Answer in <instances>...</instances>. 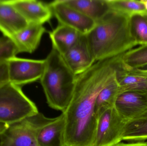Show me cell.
Listing matches in <instances>:
<instances>
[{
    "label": "cell",
    "instance_id": "1",
    "mask_svg": "<svg viewBox=\"0 0 147 146\" xmlns=\"http://www.w3.org/2000/svg\"><path fill=\"white\" fill-rule=\"evenodd\" d=\"M119 57L96 62L76 77L72 99L65 111L64 146H94L98 119L94 112L99 93L116 78Z\"/></svg>",
    "mask_w": 147,
    "mask_h": 146
},
{
    "label": "cell",
    "instance_id": "2",
    "mask_svg": "<svg viewBox=\"0 0 147 146\" xmlns=\"http://www.w3.org/2000/svg\"><path fill=\"white\" fill-rule=\"evenodd\" d=\"M86 36L96 62L121 55L138 45L130 17L111 9Z\"/></svg>",
    "mask_w": 147,
    "mask_h": 146
},
{
    "label": "cell",
    "instance_id": "3",
    "mask_svg": "<svg viewBox=\"0 0 147 146\" xmlns=\"http://www.w3.org/2000/svg\"><path fill=\"white\" fill-rule=\"evenodd\" d=\"M45 61V69L40 80L47 104L52 109L63 112L72 99L77 76L54 49Z\"/></svg>",
    "mask_w": 147,
    "mask_h": 146
},
{
    "label": "cell",
    "instance_id": "4",
    "mask_svg": "<svg viewBox=\"0 0 147 146\" xmlns=\"http://www.w3.org/2000/svg\"><path fill=\"white\" fill-rule=\"evenodd\" d=\"M38 112L21 87L10 82L0 87V122L10 125Z\"/></svg>",
    "mask_w": 147,
    "mask_h": 146
},
{
    "label": "cell",
    "instance_id": "5",
    "mask_svg": "<svg viewBox=\"0 0 147 146\" xmlns=\"http://www.w3.org/2000/svg\"><path fill=\"white\" fill-rule=\"evenodd\" d=\"M53 119L38 112L10 124L2 134L1 146H38L37 139L39 132Z\"/></svg>",
    "mask_w": 147,
    "mask_h": 146
},
{
    "label": "cell",
    "instance_id": "6",
    "mask_svg": "<svg viewBox=\"0 0 147 146\" xmlns=\"http://www.w3.org/2000/svg\"><path fill=\"white\" fill-rule=\"evenodd\" d=\"M126 123L114 107L105 111L98 118L94 146H114L120 143Z\"/></svg>",
    "mask_w": 147,
    "mask_h": 146
},
{
    "label": "cell",
    "instance_id": "7",
    "mask_svg": "<svg viewBox=\"0 0 147 146\" xmlns=\"http://www.w3.org/2000/svg\"><path fill=\"white\" fill-rule=\"evenodd\" d=\"M9 82L21 87L40 79L45 69V60L14 57L7 60Z\"/></svg>",
    "mask_w": 147,
    "mask_h": 146
},
{
    "label": "cell",
    "instance_id": "8",
    "mask_svg": "<svg viewBox=\"0 0 147 146\" xmlns=\"http://www.w3.org/2000/svg\"><path fill=\"white\" fill-rule=\"evenodd\" d=\"M59 24L73 28L82 35L89 33L96 22L64 3L57 0L48 4Z\"/></svg>",
    "mask_w": 147,
    "mask_h": 146
},
{
    "label": "cell",
    "instance_id": "9",
    "mask_svg": "<svg viewBox=\"0 0 147 146\" xmlns=\"http://www.w3.org/2000/svg\"><path fill=\"white\" fill-rule=\"evenodd\" d=\"M114 108L126 122L138 118L147 111V90L123 92L117 97Z\"/></svg>",
    "mask_w": 147,
    "mask_h": 146
},
{
    "label": "cell",
    "instance_id": "10",
    "mask_svg": "<svg viewBox=\"0 0 147 146\" xmlns=\"http://www.w3.org/2000/svg\"><path fill=\"white\" fill-rule=\"evenodd\" d=\"M61 55L76 76L87 70L96 62L86 35L81 34L73 46Z\"/></svg>",
    "mask_w": 147,
    "mask_h": 146
},
{
    "label": "cell",
    "instance_id": "11",
    "mask_svg": "<svg viewBox=\"0 0 147 146\" xmlns=\"http://www.w3.org/2000/svg\"><path fill=\"white\" fill-rule=\"evenodd\" d=\"M8 1V0H7ZM28 24L43 25L52 17L48 4L37 0H8Z\"/></svg>",
    "mask_w": 147,
    "mask_h": 146
},
{
    "label": "cell",
    "instance_id": "12",
    "mask_svg": "<svg viewBox=\"0 0 147 146\" xmlns=\"http://www.w3.org/2000/svg\"><path fill=\"white\" fill-rule=\"evenodd\" d=\"M120 58L121 57L116 67V78L122 92L130 90H147V69L125 67L120 62Z\"/></svg>",
    "mask_w": 147,
    "mask_h": 146
},
{
    "label": "cell",
    "instance_id": "13",
    "mask_svg": "<svg viewBox=\"0 0 147 146\" xmlns=\"http://www.w3.org/2000/svg\"><path fill=\"white\" fill-rule=\"evenodd\" d=\"M28 25L7 0H0V31L3 36L9 38Z\"/></svg>",
    "mask_w": 147,
    "mask_h": 146
},
{
    "label": "cell",
    "instance_id": "14",
    "mask_svg": "<svg viewBox=\"0 0 147 146\" xmlns=\"http://www.w3.org/2000/svg\"><path fill=\"white\" fill-rule=\"evenodd\" d=\"M45 32L43 25L28 24L23 30L9 38L17 49L18 53H32L39 45Z\"/></svg>",
    "mask_w": 147,
    "mask_h": 146
},
{
    "label": "cell",
    "instance_id": "15",
    "mask_svg": "<svg viewBox=\"0 0 147 146\" xmlns=\"http://www.w3.org/2000/svg\"><path fill=\"white\" fill-rule=\"evenodd\" d=\"M65 115L63 112L45 125L38 135V146H64Z\"/></svg>",
    "mask_w": 147,
    "mask_h": 146
},
{
    "label": "cell",
    "instance_id": "16",
    "mask_svg": "<svg viewBox=\"0 0 147 146\" xmlns=\"http://www.w3.org/2000/svg\"><path fill=\"white\" fill-rule=\"evenodd\" d=\"M62 1L96 22L102 19L111 10L107 0Z\"/></svg>",
    "mask_w": 147,
    "mask_h": 146
},
{
    "label": "cell",
    "instance_id": "17",
    "mask_svg": "<svg viewBox=\"0 0 147 146\" xmlns=\"http://www.w3.org/2000/svg\"><path fill=\"white\" fill-rule=\"evenodd\" d=\"M81 34L69 27L59 25L49 33L52 49L63 55L78 41Z\"/></svg>",
    "mask_w": 147,
    "mask_h": 146
},
{
    "label": "cell",
    "instance_id": "18",
    "mask_svg": "<svg viewBox=\"0 0 147 146\" xmlns=\"http://www.w3.org/2000/svg\"><path fill=\"white\" fill-rule=\"evenodd\" d=\"M122 92L116 78L102 90L97 97L95 104L94 112L98 119L105 111L115 107L117 99Z\"/></svg>",
    "mask_w": 147,
    "mask_h": 146
},
{
    "label": "cell",
    "instance_id": "19",
    "mask_svg": "<svg viewBox=\"0 0 147 146\" xmlns=\"http://www.w3.org/2000/svg\"><path fill=\"white\" fill-rule=\"evenodd\" d=\"M147 140V111L138 118L125 124L122 141L140 142Z\"/></svg>",
    "mask_w": 147,
    "mask_h": 146
},
{
    "label": "cell",
    "instance_id": "20",
    "mask_svg": "<svg viewBox=\"0 0 147 146\" xmlns=\"http://www.w3.org/2000/svg\"><path fill=\"white\" fill-rule=\"evenodd\" d=\"M120 62L125 67L133 68L143 69L147 67V44L122 55Z\"/></svg>",
    "mask_w": 147,
    "mask_h": 146
},
{
    "label": "cell",
    "instance_id": "21",
    "mask_svg": "<svg viewBox=\"0 0 147 146\" xmlns=\"http://www.w3.org/2000/svg\"><path fill=\"white\" fill-rule=\"evenodd\" d=\"M111 10L131 17L136 14H142L147 11L140 1L135 0H107Z\"/></svg>",
    "mask_w": 147,
    "mask_h": 146
},
{
    "label": "cell",
    "instance_id": "22",
    "mask_svg": "<svg viewBox=\"0 0 147 146\" xmlns=\"http://www.w3.org/2000/svg\"><path fill=\"white\" fill-rule=\"evenodd\" d=\"M131 27L138 45L147 44V22L141 14L134 15L130 17Z\"/></svg>",
    "mask_w": 147,
    "mask_h": 146
},
{
    "label": "cell",
    "instance_id": "23",
    "mask_svg": "<svg viewBox=\"0 0 147 146\" xmlns=\"http://www.w3.org/2000/svg\"><path fill=\"white\" fill-rule=\"evenodd\" d=\"M19 54L13 41L7 37H0V63Z\"/></svg>",
    "mask_w": 147,
    "mask_h": 146
},
{
    "label": "cell",
    "instance_id": "24",
    "mask_svg": "<svg viewBox=\"0 0 147 146\" xmlns=\"http://www.w3.org/2000/svg\"><path fill=\"white\" fill-rule=\"evenodd\" d=\"M9 82L7 61L0 63V87Z\"/></svg>",
    "mask_w": 147,
    "mask_h": 146
},
{
    "label": "cell",
    "instance_id": "25",
    "mask_svg": "<svg viewBox=\"0 0 147 146\" xmlns=\"http://www.w3.org/2000/svg\"><path fill=\"white\" fill-rule=\"evenodd\" d=\"M114 146H147V142L140 141L136 143H120Z\"/></svg>",
    "mask_w": 147,
    "mask_h": 146
},
{
    "label": "cell",
    "instance_id": "26",
    "mask_svg": "<svg viewBox=\"0 0 147 146\" xmlns=\"http://www.w3.org/2000/svg\"><path fill=\"white\" fill-rule=\"evenodd\" d=\"M8 124L3 123L0 122V134L3 133L8 128Z\"/></svg>",
    "mask_w": 147,
    "mask_h": 146
},
{
    "label": "cell",
    "instance_id": "27",
    "mask_svg": "<svg viewBox=\"0 0 147 146\" xmlns=\"http://www.w3.org/2000/svg\"><path fill=\"white\" fill-rule=\"evenodd\" d=\"M141 1L144 4L145 8L147 11V0H141Z\"/></svg>",
    "mask_w": 147,
    "mask_h": 146
},
{
    "label": "cell",
    "instance_id": "28",
    "mask_svg": "<svg viewBox=\"0 0 147 146\" xmlns=\"http://www.w3.org/2000/svg\"><path fill=\"white\" fill-rule=\"evenodd\" d=\"M143 17H144L146 20L147 22V11L146 12H144V13H142L141 14Z\"/></svg>",
    "mask_w": 147,
    "mask_h": 146
},
{
    "label": "cell",
    "instance_id": "29",
    "mask_svg": "<svg viewBox=\"0 0 147 146\" xmlns=\"http://www.w3.org/2000/svg\"><path fill=\"white\" fill-rule=\"evenodd\" d=\"M2 134H0V146L1 145L2 142Z\"/></svg>",
    "mask_w": 147,
    "mask_h": 146
}]
</instances>
